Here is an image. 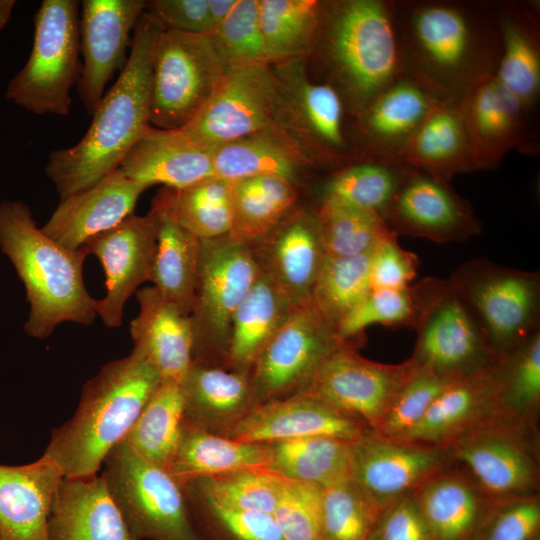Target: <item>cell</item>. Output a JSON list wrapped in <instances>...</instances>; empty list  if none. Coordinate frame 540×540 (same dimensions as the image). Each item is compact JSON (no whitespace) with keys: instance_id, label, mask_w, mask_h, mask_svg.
Masks as SVG:
<instances>
[{"instance_id":"obj_1","label":"cell","mask_w":540,"mask_h":540,"mask_svg":"<svg viewBox=\"0 0 540 540\" xmlns=\"http://www.w3.org/2000/svg\"><path fill=\"white\" fill-rule=\"evenodd\" d=\"M405 73L441 100L493 76L501 55L490 1L392 0Z\"/></svg>"},{"instance_id":"obj_2","label":"cell","mask_w":540,"mask_h":540,"mask_svg":"<svg viewBox=\"0 0 540 540\" xmlns=\"http://www.w3.org/2000/svg\"><path fill=\"white\" fill-rule=\"evenodd\" d=\"M163 30L147 10L132 35L128 61L105 92L79 142L51 151L45 167L60 199L88 189L118 169L150 126L152 58Z\"/></svg>"},{"instance_id":"obj_3","label":"cell","mask_w":540,"mask_h":540,"mask_svg":"<svg viewBox=\"0 0 540 540\" xmlns=\"http://www.w3.org/2000/svg\"><path fill=\"white\" fill-rule=\"evenodd\" d=\"M163 380L135 347L106 363L83 386L74 415L52 430L44 454L56 462L65 478L97 474Z\"/></svg>"},{"instance_id":"obj_4","label":"cell","mask_w":540,"mask_h":540,"mask_svg":"<svg viewBox=\"0 0 540 540\" xmlns=\"http://www.w3.org/2000/svg\"><path fill=\"white\" fill-rule=\"evenodd\" d=\"M313 60L355 117L405 73L392 0L324 1Z\"/></svg>"},{"instance_id":"obj_5","label":"cell","mask_w":540,"mask_h":540,"mask_svg":"<svg viewBox=\"0 0 540 540\" xmlns=\"http://www.w3.org/2000/svg\"><path fill=\"white\" fill-rule=\"evenodd\" d=\"M0 248L26 290V334L42 340L64 322H94L95 299L83 279L84 247L72 250L57 243L37 227L28 205L5 200L0 202Z\"/></svg>"},{"instance_id":"obj_6","label":"cell","mask_w":540,"mask_h":540,"mask_svg":"<svg viewBox=\"0 0 540 540\" xmlns=\"http://www.w3.org/2000/svg\"><path fill=\"white\" fill-rule=\"evenodd\" d=\"M276 77L273 124L293 139L316 166L338 169L362 156L355 117L340 92L312 78L308 59L271 65Z\"/></svg>"},{"instance_id":"obj_7","label":"cell","mask_w":540,"mask_h":540,"mask_svg":"<svg viewBox=\"0 0 540 540\" xmlns=\"http://www.w3.org/2000/svg\"><path fill=\"white\" fill-rule=\"evenodd\" d=\"M79 2L44 0L34 15L31 53L9 81L6 98L38 115L67 116L71 89L79 82Z\"/></svg>"},{"instance_id":"obj_8","label":"cell","mask_w":540,"mask_h":540,"mask_svg":"<svg viewBox=\"0 0 540 540\" xmlns=\"http://www.w3.org/2000/svg\"><path fill=\"white\" fill-rule=\"evenodd\" d=\"M261 272L251 244L229 233L201 239L190 313L192 362L223 366L233 315Z\"/></svg>"},{"instance_id":"obj_9","label":"cell","mask_w":540,"mask_h":540,"mask_svg":"<svg viewBox=\"0 0 540 540\" xmlns=\"http://www.w3.org/2000/svg\"><path fill=\"white\" fill-rule=\"evenodd\" d=\"M448 279L471 309L496 358L540 331L539 271L477 258L461 264Z\"/></svg>"},{"instance_id":"obj_10","label":"cell","mask_w":540,"mask_h":540,"mask_svg":"<svg viewBox=\"0 0 540 540\" xmlns=\"http://www.w3.org/2000/svg\"><path fill=\"white\" fill-rule=\"evenodd\" d=\"M103 464L102 476L135 540H204L182 487L166 470L144 460L126 440Z\"/></svg>"},{"instance_id":"obj_11","label":"cell","mask_w":540,"mask_h":540,"mask_svg":"<svg viewBox=\"0 0 540 540\" xmlns=\"http://www.w3.org/2000/svg\"><path fill=\"white\" fill-rule=\"evenodd\" d=\"M224 71L209 35L163 29L152 58L150 125L184 127L208 101Z\"/></svg>"},{"instance_id":"obj_12","label":"cell","mask_w":540,"mask_h":540,"mask_svg":"<svg viewBox=\"0 0 540 540\" xmlns=\"http://www.w3.org/2000/svg\"><path fill=\"white\" fill-rule=\"evenodd\" d=\"M443 450L491 499L537 494L539 456L535 425L503 419L457 438Z\"/></svg>"},{"instance_id":"obj_13","label":"cell","mask_w":540,"mask_h":540,"mask_svg":"<svg viewBox=\"0 0 540 540\" xmlns=\"http://www.w3.org/2000/svg\"><path fill=\"white\" fill-rule=\"evenodd\" d=\"M414 368L411 358L399 364L379 363L343 342L298 392L329 404L374 431Z\"/></svg>"},{"instance_id":"obj_14","label":"cell","mask_w":540,"mask_h":540,"mask_svg":"<svg viewBox=\"0 0 540 540\" xmlns=\"http://www.w3.org/2000/svg\"><path fill=\"white\" fill-rule=\"evenodd\" d=\"M342 343L312 303L294 308L250 371L258 402L301 390Z\"/></svg>"},{"instance_id":"obj_15","label":"cell","mask_w":540,"mask_h":540,"mask_svg":"<svg viewBox=\"0 0 540 540\" xmlns=\"http://www.w3.org/2000/svg\"><path fill=\"white\" fill-rule=\"evenodd\" d=\"M275 98L276 77L271 65L230 68L197 115L177 130L213 150L272 124Z\"/></svg>"},{"instance_id":"obj_16","label":"cell","mask_w":540,"mask_h":540,"mask_svg":"<svg viewBox=\"0 0 540 540\" xmlns=\"http://www.w3.org/2000/svg\"><path fill=\"white\" fill-rule=\"evenodd\" d=\"M415 364L453 379L497 359L471 309L447 278L414 329Z\"/></svg>"},{"instance_id":"obj_17","label":"cell","mask_w":540,"mask_h":540,"mask_svg":"<svg viewBox=\"0 0 540 540\" xmlns=\"http://www.w3.org/2000/svg\"><path fill=\"white\" fill-rule=\"evenodd\" d=\"M384 220L398 236L436 243L466 241L482 229L471 203L450 183L413 168L390 202Z\"/></svg>"},{"instance_id":"obj_18","label":"cell","mask_w":540,"mask_h":540,"mask_svg":"<svg viewBox=\"0 0 540 540\" xmlns=\"http://www.w3.org/2000/svg\"><path fill=\"white\" fill-rule=\"evenodd\" d=\"M157 241V218L131 214L117 226L89 239L83 246L95 255L105 273L106 293L95 299V312L104 325H122L124 306L138 287L150 281Z\"/></svg>"},{"instance_id":"obj_19","label":"cell","mask_w":540,"mask_h":540,"mask_svg":"<svg viewBox=\"0 0 540 540\" xmlns=\"http://www.w3.org/2000/svg\"><path fill=\"white\" fill-rule=\"evenodd\" d=\"M79 17L83 57L79 96L92 114L105 94L107 83L122 71L131 45V33L147 7L144 0H84Z\"/></svg>"},{"instance_id":"obj_20","label":"cell","mask_w":540,"mask_h":540,"mask_svg":"<svg viewBox=\"0 0 540 540\" xmlns=\"http://www.w3.org/2000/svg\"><path fill=\"white\" fill-rule=\"evenodd\" d=\"M507 418L514 417L503 403L495 360L448 381L421 421L396 440L443 449L477 428Z\"/></svg>"},{"instance_id":"obj_21","label":"cell","mask_w":540,"mask_h":540,"mask_svg":"<svg viewBox=\"0 0 540 540\" xmlns=\"http://www.w3.org/2000/svg\"><path fill=\"white\" fill-rule=\"evenodd\" d=\"M351 479L380 508L411 494L453 462L439 448L387 439L369 431L351 442Z\"/></svg>"},{"instance_id":"obj_22","label":"cell","mask_w":540,"mask_h":540,"mask_svg":"<svg viewBox=\"0 0 540 540\" xmlns=\"http://www.w3.org/2000/svg\"><path fill=\"white\" fill-rule=\"evenodd\" d=\"M459 106L472 143L478 171L497 168L512 149L539 152V127L518 102L489 76L469 88Z\"/></svg>"},{"instance_id":"obj_23","label":"cell","mask_w":540,"mask_h":540,"mask_svg":"<svg viewBox=\"0 0 540 540\" xmlns=\"http://www.w3.org/2000/svg\"><path fill=\"white\" fill-rule=\"evenodd\" d=\"M369 431L362 421L311 395L296 392L257 404L222 436L254 443L315 436L354 442Z\"/></svg>"},{"instance_id":"obj_24","label":"cell","mask_w":540,"mask_h":540,"mask_svg":"<svg viewBox=\"0 0 540 540\" xmlns=\"http://www.w3.org/2000/svg\"><path fill=\"white\" fill-rule=\"evenodd\" d=\"M251 246L261 271L282 290L294 308L311 303L326 255L313 209L295 207Z\"/></svg>"},{"instance_id":"obj_25","label":"cell","mask_w":540,"mask_h":540,"mask_svg":"<svg viewBox=\"0 0 540 540\" xmlns=\"http://www.w3.org/2000/svg\"><path fill=\"white\" fill-rule=\"evenodd\" d=\"M490 4L501 40V55L494 77L539 127V1L497 0Z\"/></svg>"},{"instance_id":"obj_26","label":"cell","mask_w":540,"mask_h":540,"mask_svg":"<svg viewBox=\"0 0 540 540\" xmlns=\"http://www.w3.org/2000/svg\"><path fill=\"white\" fill-rule=\"evenodd\" d=\"M441 99L416 78L403 73L356 116L362 154L400 158L403 150Z\"/></svg>"},{"instance_id":"obj_27","label":"cell","mask_w":540,"mask_h":540,"mask_svg":"<svg viewBox=\"0 0 540 540\" xmlns=\"http://www.w3.org/2000/svg\"><path fill=\"white\" fill-rule=\"evenodd\" d=\"M146 189L116 169L94 186L60 199L41 230L66 248L80 249L133 214Z\"/></svg>"},{"instance_id":"obj_28","label":"cell","mask_w":540,"mask_h":540,"mask_svg":"<svg viewBox=\"0 0 540 540\" xmlns=\"http://www.w3.org/2000/svg\"><path fill=\"white\" fill-rule=\"evenodd\" d=\"M63 478L46 454L25 465L0 464V540H49L48 518Z\"/></svg>"},{"instance_id":"obj_29","label":"cell","mask_w":540,"mask_h":540,"mask_svg":"<svg viewBox=\"0 0 540 540\" xmlns=\"http://www.w3.org/2000/svg\"><path fill=\"white\" fill-rule=\"evenodd\" d=\"M49 540H135L104 477L63 478L48 518Z\"/></svg>"},{"instance_id":"obj_30","label":"cell","mask_w":540,"mask_h":540,"mask_svg":"<svg viewBox=\"0 0 540 540\" xmlns=\"http://www.w3.org/2000/svg\"><path fill=\"white\" fill-rule=\"evenodd\" d=\"M118 170L147 188L162 184L180 189L213 176L212 149L187 139L178 130L150 125Z\"/></svg>"},{"instance_id":"obj_31","label":"cell","mask_w":540,"mask_h":540,"mask_svg":"<svg viewBox=\"0 0 540 540\" xmlns=\"http://www.w3.org/2000/svg\"><path fill=\"white\" fill-rule=\"evenodd\" d=\"M184 420L223 435L259 404L250 373L192 362L180 382Z\"/></svg>"},{"instance_id":"obj_32","label":"cell","mask_w":540,"mask_h":540,"mask_svg":"<svg viewBox=\"0 0 540 540\" xmlns=\"http://www.w3.org/2000/svg\"><path fill=\"white\" fill-rule=\"evenodd\" d=\"M136 298L139 313L130 322L134 347L164 380L181 382L192 364L190 316L166 300L154 286L138 289Z\"/></svg>"},{"instance_id":"obj_33","label":"cell","mask_w":540,"mask_h":540,"mask_svg":"<svg viewBox=\"0 0 540 540\" xmlns=\"http://www.w3.org/2000/svg\"><path fill=\"white\" fill-rule=\"evenodd\" d=\"M436 540H470L492 499L452 463L411 493Z\"/></svg>"},{"instance_id":"obj_34","label":"cell","mask_w":540,"mask_h":540,"mask_svg":"<svg viewBox=\"0 0 540 540\" xmlns=\"http://www.w3.org/2000/svg\"><path fill=\"white\" fill-rule=\"evenodd\" d=\"M401 160L413 169L448 183L478 171L459 100H441L413 135Z\"/></svg>"},{"instance_id":"obj_35","label":"cell","mask_w":540,"mask_h":540,"mask_svg":"<svg viewBox=\"0 0 540 540\" xmlns=\"http://www.w3.org/2000/svg\"><path fill=\"white\" fill-rule=\"evenodd\" d=\"M213 176L232 182L255 176H275L297 184L314 162L273 123L212 150Z\"/></svg>"},{"instance_id":"obj_36","label":"cell","mask_w":540,"mask_h":540,"mask_svg":"<svg viewBox=\"0 0 540 540\" xmlns=\"http://www.w3.org/2000/svg\"><path fill=\"white\" fill-rule=\"evenodd\" d=\"M157 241L150 281L159 293L190 316L197 280L201 239L181 226L157 193L151 203Z\"/></svg>"},{"instance_id":"obj_37","label":"cell","mask_w":540,"mask_h":540,"mask_svg":"<svg viewBox=\"0 0 540 540\" xmlns=\"http://www.w3.org/2000/svg\"><path fill=\"white\" fill-rule=\"evenodd\" d=\"M266 443L242 442L183 421L179 443L168 473L180 485L247 469H266Z\"/></svg>"},{"instance_id":"obj_38","label":"cell","mask_w":540,"mask_h":540,"mask_svg":"<svg viewBox=\"0 0 540 540\" xmlns=\"http://www.w3.org/2000/svg\"><path fill=\"white\" fill-rule=\"evenodd\" d=\"M411 169L399 158L364 154L333 170L322 181L318 201L373 212L384 218Z\"/></svg>"},{"instance_id":"obj_39","label":"cell","mask_w":540,"mask_h":540,"mask_svg":"<svg viewBox=\"0 0 540 540\" xmlns=\"http://www.w3.org/2000/svg\"><path fill=\"white\" fill-rule=\"evenodd\" d=\"M294 310L263 272L237 307L223 366L250 373L258 355Z\"/></svg>"},{"instance_id":"obj_40","label":"cell","mask_w":540,"mask_h":540,"mask_svg":"<svg viewBox=\"0 0 540 540\" xmlns=\"http://www.w3.org/2000/svg\"><path fill=\"white\" fill-rule=\"evenodd\" d=\"M447 279L425 277L415 284L394 289H371L338 326V338L354 346L373 324L415 329Z\"/></svg>"},{"instance_id":"obj_41","label":"cell","mask_w":540,"mask_h":540,"mask_svg":"<svg viewBox=\"0 0 540 540\" xmlns=\"http://www.w3.org/2000/svg\"><path fill=\"white\" fill-rule=\"evenodd\" d=\"M296 183L275 176H255L231 182L230 235L253 244L266 236L294 208Z\"/></svg>"},{"instance_id":"obj_42","label":"cell","mask_w":540,"mask_h":540,"mask_svg":"<svg viewBox=\"0 0 540 540\" xmlns=\"http://www.w3.org/2000/svg\"><path fill=\"white\" fill-rule=\"evenodd\" d=\"M267 470L322 488L351 478V442L323 436L266 443Z\"/></svg>"},{"instance_id":"obj_43","label":"cell","mask_w":540,"mask_h":540,"mask_svg":"<svg viewBox=\"0 0 540 540\" xmlns=\"http://www.w3.org/2000/svg\"><path fill=\"white\" fill-rule=\"evenodd\" d=\"M320 0H259V21L269 65L310 58L319 29Z\"/></svg>"},{"instance_id":"obj_44","label":"cell","mask_w":540,"mask_h":540,"mask_svg":"<svg viewBox=\"0 0 540 540\" xmlns=\"http://www.w3.org/2000/svg\"><path fill=\"white\" fill-rule=\"evenodd\" d=\"M183 421L184 397L180 382L163 380L125 440L144 460L168 471Z\"/></svg>"},{"instance_id":"obj_45","label":"cell","mask_w":540,"mask_h":540,"mask_svg":"<svg viewBox=\"0 0 540 540\" xmlns=\"http://www.w3.org/2000/svg\"><path fill=\"white\" fill-rule=\"evenodd\" d=\"M157 193L176 221L199 239L230 233L231 182L212 176L180 189L164 187Z\"/></svg>"},{"instance_id":"obj_46","label":"cell","mask_w":540,"mask_h":540,"mask_svg":"<svg viewBox=\"0 0 540 540\" xmlns=\"http://www.w3.org/2000/svg\"><path fill=\"white\" fill-rule=\"evenodd\" d=\"M371 251L350 257L325 255L323 259L311 303L335 331L371 290Z\"/></svg>"},{"instance_id":"obj_47","label":"cell","mask_w":540,"mask_h":540,"mask_svg":"<svg viewBox=\"0 0 540 540\" xmlns=\"http://www.w3.org/2000/svg\"><path fill=\"white\" fill-rule=\"evenodd\" d=\"M181 487L204 540H285L272 514L225 506L189 485Z\"/></svg>"},{"instance_id":"obj_48","label":"cell","mask_w":540,"mask_h":540,"mask_svg":"<svg viewBox=\"0 0 540 540\" xmlns=\"http://www.w3.org/2000/svg\"><path fill=\"white\" fill-rule=\"evenodd\" d=\"M325 254L350 257L365 254L392 230L376 213L318 201L313 209Z\"/></svg>"},{"instance_id":"obj_49","label":"cell","mask_w":540,"mask_h":540,"mask_svg":"<svg viewBox=\"0 0 540 540\" xmlns=\"http://www.w3.org/2000/svg\"><path fill=\"white\" fill-rule=\"evenodd\" d=\"M496 374L508 413L535 425L540 404V331L497 358Z\"/></svg>"},{"instance_id":"obj_50","label":"cell","mask_w":540,"mask_h":540,"mask_svg":"<svg viewBox=\"0 0 540 540\" xmlns=\"http://www.w3.org/2000/svg\"><path fill=\"white\" fill-rule=\"evenodd\" d=\"M279 481L280 477L269 470L247 469L198 478L184 485L225 506L272 514L278 498Z\"/></svg>"},{"instance_id":"obj_51","label":"cell","mask_w":540,"mask_h":540,"mask_svg":"<svg viewBox=\"0 0 540 540\" xmlns=\"http://www.w3.org/2000/svg\"><path fill=\"white\" fill-rule=\"evenodd\" d=\"M380 510L351 478L324 488L321 540H368Z\"/></svg>"},{"instance_id":"obj_52","label":"cell","mask_w":540,"mask_h":540,"mask_svg":"<svg viewBox=\"0 0 540 540\" xmlns=\"http://www.w3.org/2000/svg\"><path fill=\"white\" fill-rule=\"evenodd\" d=\"M209 36L224 70L268 64L259 21V0H238L230 15Z\"/></svg>"},{"instance_id":"obj_53","label":"cell","mask_w":540,"mask_h":540,"mask_svg":"<svg viewBox=\"0 0 540 540\" xmlns=\"http://www.w3.org/2000/svg\"><path fill=\"white\" fill-rule=\"evenodd\" d=\"M450 380L415 364L413 372L372 432L387 439L401 438L421 421L436 396Z\"/></svg>"},{"instance_id":"obj_54","label":"cell","mask_w":540,"mask_h":540,"mask_svg":"<svg viewBox=\"0 0 540 540\" xmlns=\"http://www.w3.org/2000/svg\"><path fill=\"white\" fill-rule=\"evenodd\" d=\"M279 477L278 498L272 515L283 538L321 540L324 488Z\"/></svg>"},{"instance_id":"obj_55","label":"cell","mask_w":540,"mask_h":540,"mask_svg":"<svg viewBox=\"0 0 540 540\" xmlns=\"http://www.w3.org/2000/svg\"><path fill=\"white\" fill-rule=\"evenodd\" d=\"M540 537L538 494L492 499L470 540H535Z\"/></svg>"},{"instance_id":"obj_56","label":"cell","mask_w":540,"mask_h":540,"mask_svg":"<svg viewBox=\"0 0 540 540\" xmlns=\"http://www.w3.org/2000/svg\"><path fill=\"white\" fill-rule=\"evenodd\" d=\"M418 256L399 245L393 231L383 237L371 251V289H394L411 284L419 268Z\"/></svg>"},{"instance_id":"obj_57","label":"cell","mask_w":540,"mask_h":540,"mask_svg":"<svg viewBox=\"0 0 540 540\" xmlns=\"http://www.w3.org/2000/svg\"><path fill=\"white\" fill-rule=\"evenodd\" d=\"M368 540H436L411 494L380 510Z\"/></svg>"},{"instance_id":"obj_58","label":"cell","mask_w":540,"mask_h":540,"mask_svg":"<svg viewBox=\"0 0 540 540\" xmlns=\"http://www.w3.org/2000/svg\"><path fill=\"white\" fill-rule=\"evenodd\" d=\"M146 10L164 30L195 35L213 31L207 0H153L147 1Z\"/></svg>"},{"instance_id":"obj_59","label":"cell","mask_w":540,"mask_h":540,"mask_svg":"<svg viewBox=\"0 0 540 540\" xmlns=\"http://www.w3.org/2000/svg\"><path fill=\"white\" fill-rule=\"evenodd\" d=\"M237 2L238 0H207L213 30L230 15Z\"/></svg>"},{"instance_id":"obj_60","label":"cell","mask_w":540,"mask_h":540,"mask_svg":"<svg viewBox=\"0 0 540 540\" xmlns=\"http://www.w3.org/2000/svg\"><path fill=\"white\" fill-rule=\"evenodd\" d=\"M16 1L0 0V30L8 23Z\"/></svg>"},{"instance_id":"obj_61","label":"cell","mask_w":540,"mask_h":540,"mask_svg":"<svg viewBox=\"0 0 540 540\" xmlns=\"http://www.w3.org/2000/svg\"><path fill=\"white\" fill-rule=\"evenodd\" d=\"M535 540H540V537H538V538H537V539H535Z\"/></svg>"}]
</instances>
